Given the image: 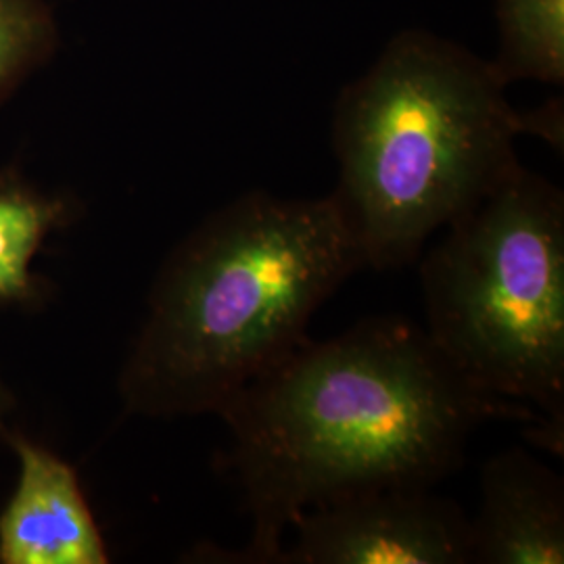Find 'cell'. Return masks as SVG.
<instances>
[{"label": "cell", "instance_id": "cell-9", "mask_svg": "<svg viewBox=\"0 0 564 564\" xmlns=\"http://www.w3.org/2000/svg\"><path fill=\"white\" fill-rule=\"evenodd\" d=\"M500 53L491 61L506 86L564 82V0H496Z\"/></svg>", "mask_w": 564, "mask_h": 564}, {"label": "cell", "instance_id": "cell-11", "mask_svg": "<svg viewBox=\"0 0 564 564\" xmlns=\"http://www.w3.org/2000/svg\"><path fill=\"white\" fill-rule=\"evenodd\" d=\"M11 408H13V398H11V393H9V387L4 384L2 381V377H0V435H4V421H7V416H9V412H11Z\"/></svg>", "mask_w": 564, "mask_h": 564}, {"label": "cell", "instance_id": "cell-8", "mask_svg": "<svg viewBox=\"0 0 564 564\" xmlns=\"http://www.w3.org/2000/svg\"><path fill=\"white\" fill-rule=\"evenodd\" d=\"M69 220V205L48 197L13 170H0V305L32 303V262L44 239Z\"/></svg>", "mask_w": 564, "mask_h": 564}, {"label": "cell", "instance_id": "cell-3", "mask_svg": "<svg viewBox=\"0 0 564 564\" xmlns=\"http://www.w3.org/2000/svg\"><path fill=\"white\" fill-rule=\"evenodd\" d=\"M519 113L491 61L410 30L387 44L335 107L339 184L330 193L366 268L416 262L426 241L460 218L521 163Z\"/></svg>", "mask_w": 564, "mask_h": 564}, {"label": "cell", "instance_id": "cell-7", "mask_svg": "<svg viewBox=\"0 0 564 564\" xmlns=\"http://www.w3.org/2000/svg\"><path fill=\"white\" fill-rule=\"evenodd\" d=\"M470 563L563 564V477L519 447L487 460Z\"/></svg>", "mask_w": 564, "mask_h": 564}, {"label": "cell", "instance_id": "cell-2", "mask_svg": "<svg viewBox=\"0 0 564 564\" xmlns=\"http://www.w3.org/2000/svg\"><path fill=\"white\" fill-rule=\"evenodd\" d=\"M366 268L333 195L251 191L207 216L163 262L121 366L130 414H218L281 362L312 316Z\"/></svg>", "mask_w": 564, "mask_h": 564}, {"label": "cell", "instance_id": "cell-4", "mask_svg": "<svg viewBox=\"0 0 564 564\" xmlns=\"http://www.w3.org/2000/svg\"><path fill=\"white\" fill-rule=\"evenodd\" d=\"M421 260L423 328L485 393L529 408L527 437L564 444V195L519 165Z\"/></svg>", "mask_w": 564, "mask_h": 564}, {"label": "cell", "instance_id": "cell-1", "mask_svg": "<svg viewBox=\"0 0 564 564\" xmlns=\"http://www.w3.org/2000/svg\"><path fill=\"white\" fill-rule=\"evenodd\" d=\"M230 431L220 473L251 540L220 563L279 564L303 510L375 487H433L456 473L473 433L538 416L463 377L419 324L375 316L300 343L218 412Z\"/></svg>", "mask_w": 564, "mask_h": 564}, {"label": "cell", "instance_id": "cell-5", "mask_svg": "<svg viewBox=\"0 0 564 564\" xmlns=\"http://www.w3.org/2000/svg\"><path fill=\"white\" fill-rule=\"evenodd\" d=\"M279 564H468L470 519L431 487H375L312 506Z\"/></svg>", "mask_w": 564, "mask_h": 564}, {"label": "cell", "instance_id": "cell-6", "mask_svg": "<svg viewBox=\"0 0 564 564\" xmlns=\"http://www.w3.org/2000/svg\"><path fill=\"white\" fill-rule=\"evenodd\" d=\"M20 473L0 512V564H107L101 529L76 468L18 431L2 435Z\"/></svg>", "mask_w": 564, "mask_h": 564}, {"label": "cell", "instance_id": "cell-10", "mask_svg": "<svg viewBox=\"0 0 564 564\" xmlns=\"http://www.w3.org/2000/svg\"><path fill=\"white\" fill-rule=\"evenodd\" d=\"M55 41L48 0H0V102L48 59Z\"/></svg>", "mask_w": 564, "mask_h": 564}]
</instances>
